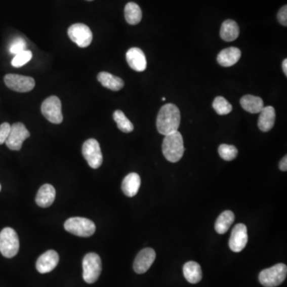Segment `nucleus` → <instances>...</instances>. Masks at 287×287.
Instances as JSON below:
<instances>
[{"label":"nucleus","mask_w":287,"mask_h":287,"mask_svg":"<svg viewBox=\"0 0 287 287\" xmlns=\"http://www.w3.org/2000/svg\"><path fill=\"white\" fill-rule=\"evenodd\" d=\"M180 125V112L174 104H166L159 109L156 118V128L162 135L178 131Z\"/></svg>","instance_id":"nucleus-1"},{"label":"nucleus","mask_w":287,"mask_h":287,"mask_svg":"<svg viewBox=\"0 0 287 287\" xmlns=\"http://www.w3.org/2000/svg\"><path fill=\"white\" fill-rule=\"evenodd\" d=\"M162 152L167 160L172 163L178 162L184 156V140L180 132L176 131L165 136Z\"/></svg>","instance_id":"nucleus-2"},{"label":"nucleus","mask_w":287,"mask_h":287,"mask_svg":"<svg viewBox=\"0 0 287 287\" xmlns=\"http://www.w3.org/2000/svg\"><path fill=\"white\" fill-rule=\"evenodd\" d=\"M286 274V265L278 263L270 268L262 270L259 274V279L263 286L276 287L283 282Z\"/></svg>","instance_id":"nucleus-3"},{"label":"nucleus","mask_w":287,"mask_h":287,"mask_svg":"<svg viewBox=\"0 0 287 287\" xmlns=\"http://www.w3.org/2000/svg\"><path fill=\"white\" fill-rule=\"evenodd\" d=\"M19 250L17 233L11 227H5L0 232V252L4 257H15Z\"/></svg>","instance_id":"nucleus-4"},{"label":"nucleus","mask_w":287,"mask_h":287,"mask_svg":"<svg viewBox=\"0 0 287 287\" xmlns=\"http://www.w3.org/2000/svg\"><path fill=\"white\" fill-rule=\"evenodd\" d=\"M64 227L68 232L79 237H90L94 235L96 226L94 222L83 217H72L68 219Z\"/></svg>","instance_id":"nucleus-5"},{"label":"nucleus","mask_w":287,"mask_h":287,"mask_svg":"<svg viewBox=\"0 0 287 287\" xmlns=\"http://www.w3.org/2000/svg\"><path fill=\"white\" fill-rule=\"evenodd\" d=\"M83 279L89 284L94 283L102 272V260L96 253L85 255L83 262Z\"/></svg>","instance_id":"nucleus-6"},{"label":"nucleus","mask_w":287,"mask_h":287,"mask_svg":"<svg viewBox=\"0 0 287 287\" xmlns=\"http://www.w3.org/2000/svg\"><path fill=\"white\" fill-rule=\"evenodd\" d=\"M42 113L53 124H61L63 120L62 102L56 96H51L42 104Z\"/></svg>","instance_id":"nucleus-7"},{"label":"nucleus","mask_w":287,"mask_h":287,"mask_svg":"<svg viewBox=\"0 0 287 287\" xmlns=\"http://www.w3.org/2000/svg\"><path fill=\"white\" fill-rule=\"evenodd\" d=\"M83 155L90 168L94 169L101 167L103 156L99 143L95 139H89L83 145Z\"/></svg>","instance_id":"nucleus-8"},{"label":"nucleus","mask_w":287,"mask_h":287,"mask_svg":"<svg viewBox=\"0 0 287 287\" xmlns=\"http://www.w3.org/2000/svg\"><path fill=\"white\" fill-rule=\"evenodd\" d=\"M30 136V132L27 130L26 126L21 122H17L11 126L10 134L5 144L11 150L19 151L22 148L25 140L27 139Z\"/></svg>","instance_id":"nucleus-9"},{"label":"nucleus","mask_w":287,"mask_h":287,"mask_svg":"<svg viewBox=\"0 0 287 287\" xmlns=\"http://www.w3.org/2000/svg\"><path fill=\"white\" fill-rule=\"evenodd\" d=\"M69 38L79 47H89L93 41V33L90 27L83 23H75L68 29Z\"/></svg>","instance_id":"nucleus-10"},{"label":"nucleus","mask_w":287,"mask_h":287,"mask_svg":"<svg viewBox=\"0 0 287 287\" xmlns=\"http://www.w3.org/2000/svg\"><path fill=\"white\" fill-rule=\"evenodd\" d=\"M4 83L10 90L19 93H27L35 87L34 79L28 76L10 73L4 77Z\"/></svg>","instance_id":"nucleus-11"},{"label":"nucleus","mask_w":287,"mask_h":287,"mask_svg":"<svg viewBox=\"0 0 287 287\" xmlns=\"http://www.w3.org/2000/svg\"><path fill=\"white\" fill-rule=\"evenodd\" d=\"M248 228L243 223H238L231 231L230 237V249L233 252H242L248 243Z\"/></svg>","instance_id":"nucleus-12"},{"label":"nucleus","mask_w":287,"mask_h":287,"mask_svg":"<svg viewBox=\"0 0 287 287\" xmlns=\"http://www.w3.org/2000/svg\"><path fill=\"white\" fill-rule=\"evenodd\" d=\"M156 256V252L152 248L141 250L134 260V271L139 274L146 272L155 261Z\"/></svg>","instance_id":"nucleus-13"},{"label":"nucleus","mask_w":287,"mask_h":287,"mask_svg":"<svg viewBox=\"0 0 287 287\" xmlns=\"http://www.w3.org/2000/svg\"><path fill=\"white\" fill-rule=\"evenodd\" d=\"M59 255L55 251L50 250L40 255L36 262V269L40 274L51 272L58 266Z\"/></svg>","instance_id":"nucleus-14"},{"label":"nucleus","mask_w":287,"mask_h":287,"mask_svg":"<svg viewBox=\"0 0 287 287\" xmlns=\"http://www.w3.org/2000/svg\"><path fill=\"white\" fill-rule=\"evenodd\" d=\"M126 60L129 66L137 72L145 71L147 67V61L145 54L140 48L134 47L126 53Z\"/></svg>","instance_id":"nucleus-15"},{"label":"nucleus","mask_w":287,"mask_h":287,"mask_svg":"<svg viewBox=\"0 0 287 287\" xmlns=\"http://www.w3.org/2000/svg\"><path fill=\"white\" fill-rule=\"evenodd\" d=\"M241 58V51L236 47H228L219 53L218 63L224 67L234 66Z\"/></svg>","instance_id":"nucleus-16"},{"label":"nucleus","mask_w":287,"mask_h":287,"mask_svg":"<svg viewBox=\"0 0 287 287\" xmlns=\"http://www.w3.org/2000/svg\"><path fill=\"white\" fill-rule=\"evenodd\" d=\"M56 196V191L52 185L46 184L42 186L36 195V203L41 208H48L51 206Z\"/></svg>","instance_id":"nucleus-17"},{"label":"nucleus","mask_w":287,"mask_h":287,"mask_svg":"<svg viewBox=\"0 0 287 287\" xmlns=\"http://www.w3.org/2000/svg\"><path fill=\"white\" fill-rule=\"evenodd\" d=\"M275 109L273 106H266L259 113L258 126L263 132H268L272 130L275 123Z\"/></svg>","instance_id":"nucleus-18"},{"label":"nucleus","mask_w":287,"mask_h":287,"mask_svg":"<svg viewBox=\"0 0 287 287\" xmlns=\"http://www.w3.org/2000/svg\"><path fill=\"white\" fill-rule=\"evenodd\" d=\"M141 177L137 173L127 175L122 182V191L128 197H134L137 195L141 187Z\"/></svg>","instance_id":"nucleus-19"},{"label":"nucleus","mask_w":287,"mask_h":287,"mask_svg":"<svg viewBox=\"0 0 287 287\" xmlns=\"http://www.w3.org/2000/svg\"><path fill=\"white\" fill-rule=\"evenodd\" d=\"M98 80L104 87L113 91H119L124 87V81L120 77L113 75L108 72L98 73Z\"/></svg>","instance_id":"nucleus-20"},{"label":"nucleus","mask_w":287,"mask_h":287,"mask_svg":"<svg viewBox=\"0 0 287 287\" xmlns=\"http://www.w3.org/2000/svg\"><path fill=\"white\" fill-rule=\"evenodd\" d=\"M220 34L222 39L224 41H235L239 35V27L235 21L227 19L222 24Z\"/></svg>","instance_id":"nucleus-21"},{"label":"nucleus","mask_w":287,"mask_h":287,"mask_svg":"<svg viewBox=\"0 0 287 287\" xmlns=\"http://www.w3.org/2000/svg\"><path fill=\"white\" fill-rule=\"evenodd\" d=\"M240 104L244 110L251 113H259L264 107V103L261 98L250 94L243 96L241 98Z\"/></svg>","instance_id":"nucleus-22"},{"label":"nucleus","mask_w":287,"mask_h":287,"mask_svg":"<svg viewBox=\"0 0 287 287\" xmlns=\"http://www.w3.org/2000/svg\"><path fill=\"white\" fill-rule=\"evenodd\" d=\"M184 278L191 284L198 283L202 279V270L199 263L190 261L186 263L183 267Z\"/></svg>","instance_id":"nucleus-23"},{"label":"nucleus","mask_w":287,"mask_h":287,"mask_svg":"<svg viewBox=\"0 0 287 287\" xmlns=\"http://www.w3.org/2000/svg\"><path fill=\"white\" fill-rule=\"evenodd\" d=\"M234 221H235V214L231 211L227 210L222 212L215 224L216 232L220 235L225 234L229 230Z\"/></svg>","instance_id":"nucleus-24"},{"label":"nucleus","mask_w":287,"mask_h":287,"mask_svg":"<svg viewBox=\"0 0 287 287\" xmlns=\"http://www.w3.org/2000/svg\"><path fill=\"white\" fill-rule=\"evenodd\" d=\"M125 18L129 24H138L142 19V12L139 5L136 3H128L125 8Z\"/></svg>","instance_id":"nucleus-25"},{"label":"nucleus","mask_w":287,"mask_h":287,"mask_svg":"<svg viewBox=\"0 0 287 287\" xmlns=\"http://www.w3.org/2000/svg\"><path fill=\"white\" fill-rule=\"evenodd\" d=\"M113 120L116 122L119 130L126 134H130L131 132L134 131V126L127 118V116L121 110H116L113 113Z\"/></svg>","instance_id":"nucleus-26"},{"label":"nucleus","mask_w":287,"mask_h":287,"mask_svg":"<svg viewBox=\"0 0 287 287\" xmlns=\"http://www.w3.org/2000/svg\"><path fill=\"white\" fill-rule=\"evenodd\" d=\"M212 107L219 115H227L232 111V105L221 96L215 98L212 103Z\"/></svg>","instance_id":"nucleus-27"},{"label":"nucleus","mask_w":287,"mask_h":287,"mask_svg":"<svg viewBox=\"0 0 287 287\" xmlns=\"http://www.w3.org/2000/svg\"><path fill=\"white\" fill-rule=\"evenodd\" d=\"M219 155L222 159L227 161H231L236 158L238 155V149L234 145L222 144L218 149Z\"/></svg>","instance_id":"nucleus-28"},{"label":"nucleus","mask_w":287,"mask_h":287,"mask_svg":"<svg viewBox=\"0 0 287 287\" xmlns=\"http://www.w3.org/2000/svg\"><path fill=\"white\" fill-rule=\"evenodd\" d=\"M32 57H33V54L31 51L28 50L22 51L14 57L12 61V66L15 68L22 67L31 60Z\"/></svg>","instance_id":"nucleus-29"},{"label":"nucleus","mask_w":287,"mask_h":287,"mask_svg":"<svg viewBox=\"0 0 287 287\" xmlns=\"http://www.w3.org/2000/svg\"><path fill=\"white\" fill-rule=\"evenodd\" d=\"M26 43L23 38H15L12 42V44L9 46V51L12 55H15L22 52V51H26Z\"/></svg>","instance_id":"nucleus-30"},{"label":"nucleus","mask_w":287,"mask_h":287,"mask_svg":"<svg viewBox=\"0 0 287 287\" xmlns=\"http://www.w3.org/2000/svg\"><path fill=\"white\" fill-rule=\"evenodd\" d=\"M10 130L11 125L8 122H4L2 125H0V145H3L6 141L10 134Z\"/></svg>","instance_id":"nucleus-31"},{"label":"nucleus","mask_w":287,"mask_h":287,"mask_svg":"<svg viewBox=\"0 0 287 287\" xmlns=\"http://www.w3.org/2000/svg\"><path fill=\"white\" fill-rule=\"evenodd\" d=\"M277 18H278V22L281 23L282 26H287V6L282 7L281 9L279 10L278 15H277Z\"/></svg>","instance_id":"nucleus-32"},{"label":"nucleus","mask_w":287,"mask_h":287,"mask_svg":"<svg viewBox=\"0 0 287 287\" xmlns=\"http://www.w3.org/2000/svg\"><path fill=\"white\" fill-rule=\"evenodd\" d=\"M279 169L281 171L286 172L287 171V156H284L282 159H281V161L279 163Z\"/></svg>","instance_id":"nucleus-33"},{"label":"nucleus","mask_w":287,"mask_h":287,"mask_svg":"<svg viewBox=\"0 0 287 287\" xmlns=\"http://www.w3.org/2000/svg\"><path fill=\"white\" fill-rule=\"evenodd\" d=\"M282 70H283L284 73L285 75L287 76V59H284L283 62H282Z\"/></svg>","instance_id":"nucleus-34"},{"label":"nucleus","mask_w":287,"mask_h":287,"mask_svg":"<svg viewBox=\"0 0 287 287\" xmlns=\"http://www.w3.org/2000/svg\"><path fill=\"white\" fill-rule=\"evenodd\" d=\"M162 100H163V101H166V98H162Z\"/></svg>","instance_id":"nucleus-35"},{"label":"nucleus","mask_w":287,"mask_h":287,"mask_svg":"<svg viewBox=\"0 0 287 287\" xmlns=\"http://www.w3.org/2000/svg\"><path fill=\"white\" fill-rule=\"evenodd\" d=\"M1 188H1V184H0V191H1Z\"/></svg>","instance_id":"nucleus-36"},{"label":"nucleus","mask_w":287,"mask_h":287,"mask_svg":"<svg viewBox=\"0 0 287 287\" xmlns=\"http://www.w3.org/2000/svg\"><path fill=\"white\" fill-rule=\"evenodd\" d=\"M87 1H93V0H87Z\"/></svg>","instance_id":"nucleus-37"}]
</instances>
